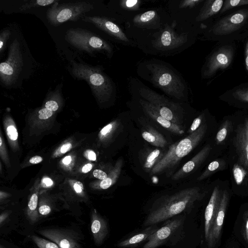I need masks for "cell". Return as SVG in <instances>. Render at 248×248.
Wrapping results in <instances>:
<instances>
[{
    "label": "cell",
    "instance_id": "6da1fadb",
    "mask_svg": "<svg viewBox=\"0 0 248 248\" xmlns=\"http://www.w3.org/2000/svg\"><path fill=\"white\" fill-rule=\"evenodd\" d=\"M203 196L198 187L183 189L167 198L151 211L143 222L144 226L155 225L187 210Z\"/></svg>",
    "mask_w": 248,
    "mask_h": 248
},
{
    "label": "cell",
    "instance_id": "7a4b0ae2",
    "mask_svg": "<svg viewBox=\"0 0 248 248\" xmlns=\"http://www.w3.org/2000/svg\"><path fill=\"white\" fill-rule=\"evenodd\" d=\"M205 124L201 125L194 132L171 145L167 152L153 168L151 174H157L169 170L192 151L203 138L206 130Z\"/></svg>",
    "mask_w": 248,
    "mask_h": 248
},
{
    "label": "cell",
    "instance_id": "3957f363",
    "mask_svg": "<svg viewBox=\"0 0 248 248\" xmlns=\"http://www.w3.org/2000/svg\"><path fill=\"white\" fill-rule=\"evenodd\" d=\"M71 71L75 78L87 82L98 99H108L112 94L114 88L111 80L99 68L73 62Z\"/></svg>",
    "mask_w": 248,
    "mask_h": 248
},
{
    "label": "cell",
    "instance_id": "277c9868",
    "mask_svg": "<svg viewBox=\"0 0 248 248\" xmlns=\"http://www.w3.org/2000/svg\"><path fill=\"white\" fill-rule=\"evenodd\" d=\"M151 80L157 88L178 99L184 97L185 86L180 77L163 64L152 63L147 66Z\"/></svg>",
    "mask_w": 248,
    "mask_h": 248
},
{
    "label": "cell",
    "instance_id": "5b68a950",
    "mask_svg": "<svg viewBox=\"0 0 248 248\" xmlns=\"http://www.w3.org/2000/svg\"><path fill=\"white\" fill-rule=\"evenodd\" d=\"M59 0L53 4L46 11L49 22L57 26L68 21H76L93 8L88 1H78L60 4Z\"/></svg>",
    "mask_w": 248,
    "mask_h": 248
},
{
    "label": "cell",
    "instance_id": "8992f818",
    "mask_svg": "<svg viewBox=\"0 0 248 248\" xmlns=\"http://www.w3.org/2000/svg\"><path fill=\"white\" fill-rule=\"evenodd\" d=\"M65 40L73 46L88 53L104 51L108 56L112 53L111 46L102 38L82 29H69L65 35Z\"/></svg>",
    "mask_w": 248,
    "mask_h": 248
},
{
    "label": "cell",
    "instance_id": "52a82bcc",
    "mask_svg": "<svg viewBox=\"0 0 248 248\" xmlns=\"http://www.w3.org/2000/svg\"><path fill=\"white\" fill-rule=\"evenodd\" d=\"M139 93L146 101L155 108L161 116L180 125L181 123L180 114L182 113V110L178 104L169 100L164 96L147 88H141Z\"/></svg>",
    "mask_w": 248,
    "mask_h": 248
},
{
    "label": "cell",
    "instance_id": "ba28073f",
    "mask_svg": "<svg viewBox=\"0 0 248 248\" xmlns=\"http://www.w3.org/2000/svg\"><path fill=\"white\" fill-rule=\"evenodd\" d=\"M23 65L20 44L17 39L11 44L7 59L0 64V78L6 86L12 85L16 80Z\"/></svg>",
    "mask_w": 248,
    "mask_h": 248
},
{
    "label": "cell",
    "instance_id": "9c48e42d",
    "mask_svg": "<svg viewBox=\"0 0 248 248\" xmlns=\"http://www.w3.org/2000/svg\"><path fill=\"white\" fill-rule=\"evenodd\" d=\"M39 233L55 243L61 248H81L79 235L71 230L46 228L40 229Z\"/></svg>",
    "mask_w": 248,
    "mask_h": 248
},
{
    "label": "cell",
    "instance_id": "30bf717a",
    "mask_svg": "<svg viewBox=\"0 0 248 248\" xmlns=\"http://www.w3.org/2000/svg\"><path fill=\"white\" fill-rule=\"evenodd\" d=\"M187 41L186 33L178 34L170 27H167L153 43L159 50H170L183 45Z\"/></svg>",
    "mask_w": 248,
    "mask_h": 248
},
{
    "label": "cell",
    "instance_id": "8fae6325",
    "mask_svg": "<svg viewBox=\"0 0 248 248\" xmlns=\"http://www.w3.org/2000/svg\"><path fill=\"white\" fill-rule=\"evenodd\" d=\"M228 202L229 194L227 191L225 190L222 193L219 207L210 230L208 239L206 241L209 248H214L220 238Z\"/></svg>",
    "mask_w": 248,
    "mask_h": 248
},
{
    "label": "cell",
    "instance_id": "7c38bea8",
    "mask_svg": "<svg viewBox=\"0 0 248 248\" xmlns=\"http://www.w3.org/2000/svg\"><path fill=\"white\" fill-rule=\"evenodd\" d=\"M181 223L180 218L169 220L150 236L143 248H156L161 246L168 240Z\"/></svg>",
    "mask_w": 248,
    "mask_h": 248
},
{
    "label": "cell",
    "instance_id": "4fadbf2b",
    "mask_svg": "<svg viewBox=\"0 0 248 248\" xmlns=\"http://www.w3.org/2000/svg\"><path fill=\"white\" fill-rule=\"evenodd\" d=\"M82 20L90 22L114 38L124 42L129 40L122 29L107 18L99 16H83Z\"/></svg>",
    "mask_w": 248,
    "mask_h": 248
},
{
    "label": "cell",
    "instance_id": "5bb4252c",
    "mask_svg": "<svg viewBox=\"0 0 248 248\" xmlns=\"http://www.w3.org/2000/svg\"><path fill=\"white\" fill-rule=\"evenodd\" d=\"M248 12H239L220 20L213 28L214 33L219 35L229 34L237 30L248 17Z\"/></svg>",
    "mask_w": 248,
    "mask_h": 248
},
{
    "label": "cell",
    "instance_id": "9a60e30c",
    "mask_svg": "<svg viewBox=\"0 0 248 248\" xmlns=\"http://www.w3.org/2000/svg\"><path fill=\"white\" fill-rule=\"evenodd\" d=\"M234 141L239 161L248 169V118L237 127Z\"/></svg>",
    "mask_w": 248,
    "mask_h": 248
},
{
    "label": "cell",
    "instance_id": "2e32d148",
    "mask_svg": "<svg viewBox=\"0 0 248 248\" xmlns=\"http://www.w3.org/2000/svg\"><path fill=\"white\" fill-rule=\"evenodd\" d=\"M222 193L218 186L215 187L204 212V234L207 241L220 202Z\"/></svg>",
    "mask_w": 248,
    "mask_h": 248
},
{
    "label": "cell",
    "instance_id": "e0dca14e",
    "mask_svg": "<svg viewBox=\"0 0 248 248\" xmlns=\"http://www.w3.org/2000/svg\"><path fill=\"white\" fill-rule=\"evenodd\" d=\"M140 102L144 111L162 127L177 135L184 134L185 131L182 126L163 117L151 104L142 99H140Z\"/></svg>",
    "mask_w": 248,
    "mask_h": 248
},
{
    "label": "cell",
    "instance_id": "ac0fdd59",
    "mask_svg": "<svg viewBox=\"0 0 248 248\" xmlns=\"http://www.w3.org/2000/svg\"><path fill=\"white\" fill-rule=\"evenodd\" d=\"M211 150L210 145L204 146L192 159L185 163L172 177L173 180L184 177L197 168L208 156Z\"/></svg>",
    "mask_w": 248,
    "mask_h": 248
},
{
    "label": "cell",
    "instance_id": "d6986e66",
    "mask_svg": "<svg viewBox=\"0 0 248 248\" xmlns=\"http://www.w3.org/2000/svg\"><path fill=\"white\" fill-rule=\"evenodd\" d=\"M91 230L95 244L101 245L108 234V229L107 221L95 210L91 215Z\"/></svg>",
    "mask_w": 248,
    "mask_h": 248
},
{
    "label": "cell",
    "instance_id": "ffe728a7",
    "mask_svg": "<svg viewBox=\"0 0 248 248\" xmlns=\"http://www.w3.org/2000/svg\"><path fill=\"white\" fill-rule=\"evenodd\" d=\"M232 51L229 48H223L214 54L207 65L204 75H212L219 68L223 69L229 66L232 60Z\"/></svg>",
    "mask_w": 248,
    "mask_h": 248
},
{
    "label": "cell",
    "instance_id": "44dd1931",
    "mask_svg": "<svg viewBox=\"0 0 248 248\" xmlns=\"http://www.w3.org/2000/svg\"><path fill=\"white\" fill-rule=\"evenodd\" d=\"M158 230L155 225L149 226L139 233L120 242L117 246L122 248H130L137 246L145 241H148Z\"/></svg>",
    "mask_w": 248,
    "mask_h": 248
},
{
    "label": "cell",
    "instance_id": "7402d4cb",
    "mask_svg": "<svg viewBox=\"0 0 248 248\" xmlns=\"http://www.w3.org/2000/svg\"><path fill=\"white\" fill-rule=\"evenodd\" d=\"M223 4L222 0L206 1L197 17L196 21H201L205 20L217 14L220 11Z\"/></svg>",
    "mask_w": 248,
    "mask_h": 248
},
{
    "label": "cell",
    "instance_id": "603a6c76",
    "mask_svg": "<svg viewBox=\"0 0 248 248\" xmlns=\"http://www.w3.org/2000/svg\"><path fill=\"white\" fill-rule=\"evenodd\" d=\"M143 139L152 145L164 147L167 141L163 135L152 127H147L141 133Z\"/></svg>",
    "mask_w": 248,
    "mask_h": 248
},
{
    "label": "cell",
    "instance_id": "cb8c5ba5",
    "mask_svg": "<svg viewBox=\"0 0 248 248\" xmlns=\"http://www.w3.org/2000/svg\"><path fill=\"white\" fill-rule=\"evenodd\" d=\"M38 205V196L36 193L33 194L28 202L27 217L31 223L36 222L39 217Z\"/></svg>",
    "mask_w": 248,
    "mask_h": 248
},
{
    "label": "cell",
    "instance_id": "d4e9b609",
    "mask_svg": "<svg viewBox=\"0 0 248 248\" xmlns=\"http://www.w3.org/2000/svg\"><path fill=\"white\" fill-rule=\"evenodd\" d=\"M164 154L159 149H155L151 152L147 156L144 164L143 168L146 171H151L153 168L163 156Z\"/></svg>",
    "mask_w": 248,
    "mask_h": 248
},
{
    "label": "cell",
    "instance_id": "484cf974",
    "mask_svg": "<svg viewBox=\"0 0 248 248\" xmlns=\"http://www.w3.org/2000/svg\"><path fill=\"white\" fill-rule=\"evenodd\" d=\"M58 0H36L27 1L20 8V11L23 12L32 8L46 6L53 4Z\"/></svg>",
    "mask_w": 248,
    "mask_h": 248
},
{
    "label": "cell",
    "instance_id": "4316f807",
    "mask_svg": "<svg viewBox=\"0 0 248 248\" xmlns=\"http://www.w3.org/2000/svg\"><path fill=\"white\" fill-rule=\"evenodd\" d=\"M156 16V12L155 11L150 10L137 15L134 17L133 21L135 24L138 25H145L153 21Z\"/></svg>",
    "mask_w": 248,
    "mask_h": 248
},
{
    "label": "cell",
    "instance_id": "83f0119b",
    "mask_svg": "<svg viewBox=\"0 0 248 248\" xmlns=\"http://www.w3.org/2000/svg\"><path fill=\"white\" fill-rule=\"evenodd\" d=\"M232 172L236 184L240 185L245 178L247 171L241 165L236 163L233 165Z\"/></svg>",
    "mask_w": 248,
    "mask_h": 248
},
{
    "label": "cell",
    "instance_id": "f1b7e54d",
    "mask_svg": "<svg viewBox=\"0 0 248 248\" xmlns=\"http://www.w3.org/2000/svg\"><path fill=\"white\" fill-rule=\"evenodd\" d=\"M31 238L39 248H61L55 243L36 235H32Z\"/></svg>",
    "mask_w": 248,
    "mask_h": 248
},
{
    "label": "cell",
    "instance_id": "f546056e",
    "mask_svg": "<svg viewBox=\"0 0 248 248\" xmlns=\"http://www.w3.org/2000/svg\"><path fill=\"white\" fill-rule=\"evenodd\" d=\"M219 167L218 161L215 160L211 162L208 166L205 171L197 178L199 181H201L207 177L211 173L218 169Z\"/></svg>",
    "mask_w": 248,
    "mask_h": 248
},
{
    "label": "cell",
    "instance_id": "4dcf8cb0",
    "mask_svg": "<svg viewBox=\"0 0 248 248\" xmlns=\"http://www.w3.org/2000/svg\"><path fill=\"white\" fill-rule=\"evenodd\" d=\"M244 5H248V0H226L224 6L222 10V12L232 7Z\"/></svg>",
    "mask_w": 248,
    "mask_h": 248
},
{
    "label": "cell",
    "instance_id": "1f68e13d",
    "mask_svg": "<svg viewBox=\"0 0 248 248\" xmlns=\"http://www.w3.org/2000/svg\"><path fill=\"white\" fill-rule=\"evenodd\" d=\"M11 32L9 30H4L0 33V53L2 55L6 47L7 41L9 39Z\"/></svg>",
    "mask_w": 248,
    "mask_h": 248
},
{
    "label": "cell",
    "instance_id": "d6a6232c",
    "mask_svg": "<svg viewBox=\"0 0 248 248\" xmlns=\"http://www.w3.org/2000/svg\"><path fill=\"white\" fill-rule=\"evenodd\" d=\"M228 122L226 121L222 127L217 133L216 135L217 143H219L223 141L226 138L227 135Z\"/></svg>",
    "mask_w": 248,
    "mask_h": 248
},
{
    "label": "cell",
    "instance_id": "836d02e7",
    "mask_svg": "<svg viewBox=\"0 0 248 248\" xmlns=\"http://www.w3.org/2000/svg\"><path fill=\"white\" fill-rule=\"evenodd\" d=\"M242 232L244 238L248 243V209L244 214Z\"/></svg>",
    "mask_w": 248,
    "mask_h": 248
},
{
    "label": "cell",
    "instance_id": "e575fe53",
    "mask_svg": "<svg viewBox=\"0 0 248 248\" xmlns=\"http://www.w3.org/2000/svg\"><path fill=\"white\" fill-rule=\"evenodd\" d=\"M202 115H201L194 120L188 131V133L189 134L194 132L200 127L202 123Z\"/></svg>",
    "mask_w": 248,
    "mask_h": 248
},
{
    "label": "cell",
    "instance_id": "d590c367",
    "mask_svg": "<svg viewBox=\"0 0 248 248\" xmlns=\"http://www.w3.org/2000/svg\"><path fill=\"white\" fill-rule=\"evenodd\" d=\"M202 1L201 0H186L182 1L180 4L181 8L187 7L192 8L197 5L199 3Z\"/></svg>",
    "mask_w": 248,
    "mask_h": 248
},
{
    "label": "cell",
    "instance_id": "8d00e7d4",
    "mask_svg": "<svg viewBox=\"0 0 248 248\" xmlns=\"http://www.w3.org/2000/svg\"><path fill=\"white\" fill-rule=\"evenodd\" d=\"M7 133L9 138L12 140H16L18 138L17 130L13 125H10L7 127Z\"/></svg>",
    "mask_w": 248,
    "mask_h": 248
},
{
    "label": "cell",
    "instance_id": "74e56055",
    "mask_svg": "<svg viewBox=\"0 0 248 248\" xmlns=\"http://www.w3.org/2000/svg\"><path fill=\"white\" fill-rule=\"evenodd\" d=\"M38 117L40 119H47L53 114V111L45 108L38 111Z\"/></svg>",
    "mask_w": 248,
    "mask_h": 248
},
{
    "label": "cell",
    "instance_id": "f35d334b",
    "mask_svg": "<svg viewBox=\"0 0 248 248\" xmlns=\"http://www.w3.org/2000/svg\"><path fill=\"white\" fill-rule=\"evenodd\" d=\"M235 96L239 100L248 102V89L238 91L235 93Z\"/></svg>",
    "mask_w": 248,
    "mask_h": 248
},
{
    "label": "cell",
    "instance_id": "ab89813d",
    "mask_svg": "<svg viewBox=\"0 0 248 248\" xmlns=\"http://www.w3.org/2000/svg\"><path fill=\"white\" fill-rule=\"evenodd\" d=\"M93 175L100 180H104L108 177L107 173L101 170L96 169L93 171Z\"/></svg>",
    "mask_w": 248,
    "mask_h": 248
},
{
    "label": "cell",
    "instance_id": "60d3db41",
    "mask_svg": "<svg viewBox=\"0 0 248 248\" xmlns=\"http://www.w3.org/2000/svg\"><path fill=\"white\" fill-rule=\"evenodd\" d=\"M139 2L137 0H127L124 2L123 5L124 7L130 9L134 8Z\"/></svg>",
    "mask_w": 248,
    "mask_h": 248
},
{
    "label": "cell",
    "instance_id": "b9f144b4",
    "mask_svg": "<svg viewBox=\"0 0 248 248\" xmlns=\"http://www.w3.org/2000/svg\"><path fill=\"white\" fill-rule=\"evenodd\" d=\"M85 155L90 160L95 161L96 160L95 153L92 150H87L85 152Z\"/></svg>",
    "mask_w": 248,
    "mask_h": 248
},
{
    "label": "cell",
    "instance_id": "7bdbcfd3",
    "mask_svg": "<svg viewBox=\"0 0 248 248\" xmlns=\"http://www.w3.org/2000/svg\"><path fill=\"white\" fill-rule=\"evenodd\" d=\"M74 188L76 193H80L83 189V184L80 182H76L74 185Z\"/></svg>",
    "mask_w": 248,
    "mask_h": 248
},
{
    "label": "cell",
    "instance_id": "ee69618b",
    "mask_svg": "<svg viewBox=\"0 0 248 248\" xmlns=\"http://www.w3.org/2000/svg\"><path fill=\"white\" fill-rule=\"evenodd\" d=\"M43 187H48L53 184V181L49 178L45 177L42 181Z\"/></svg>",
    "mask_w": 248,
    "mask_h": 248
},
{
    "label": "cell",
    "instance_id": "f6af8a7d",
    "mask_svg": "<svg viewBox=\"0 0 248 248\" xmlns=\"http://www.w3.org/2000/svg\"><path fill=\"white\" fill-rule=\"evenodd\" d=\"M42 160H43V158L42 157H41L40 156H34L31 157L29 161L31 164H37V163H39L42 162Z\"/></svg>",
    "mask_w": 248,
    "mask_h": 248
},
{
    "label": "cell",
    "instance_id": "bcb514c9",
    "mask_svg": "<svg viewBox=\"0 0 248 248\" xmlns=\"http://www.w3.org/2000/svg\"><path fill=\"white\" fill-rule=\"evenodd\" d=\"M72 147V144L68 143L64 144L61 148V152L62 153H65L68 151L70 150Z\"/></svg>",
    "mask_w": 248,
    "mask_h": 248
},
{
    "label": "cell",
    "instance_id": "7dc6e473",
    "mask_svg": "<svg viewBox=\"0 0 248 248\" xmlns=\"http://www.w3.org/2000/svg\"><path fill=\"white\" fill-rule=\"evenodd\" d=\"M92 169V165L91 164H87L85 165L82 169V171L83 173H87L90 171Z\"/></svg>",
    "mask_w": 248,
    "mask_h": 248
},
{
    "label": "cell",
    "instance_id": "c3c4849f",
    "mask_svg": "<svg viewBox=\"0 0 248 248\" xmlns=\"http://www.w3.org/2000/svg\"><path fill=\"white\" fill-rule=\"evenodd\" d=\"M245 54H246L245 63H246L247 69L248 71V41L246 44Z\"/></svg>",
    "mask_w": 248,
    "mask_h": 248
},
{
    "label": "cell",
    "instance_id": "681fc988",
    "mask_svg": "<svg viewBox=\"0 0 248 248\" xmlns=\"http://www.w3.org/2000/svg\"><path fill=\"white\" fill-rule=\"evenodd\" d=\"M71 157L70 156H67L65 157L62 160V162L65 165L69 164L71 162Z\"/></svg>",
    "mask_w": 248,
    "mask_h": 248
},
{
    "label": "cell",
    "instance_id": "f907efd6",
    "mask_svg": "<svg viewBox=\"0 0 248 248\" xmlns=\"http://www.w3.org/2000/svg\"><path fill=\"white\" fill-rule=\"evenodd\" d=\"M8 215H3L1 214L0 216V224H2V222L5 219V218L7 217Z\"/></svg>",
    "mask_w": 248,
    "mask_h": 248
},
{
    "label": "cell",
    "instance_id": "816d5d0a",
    "mask_svg": "<svg viewBox=\"0 0 248 248\" xmlns=\"http://www.w3.org/2000/svg\"><path fill=\"white\" fill-rule=\"evenodd\" d=\"M0 146H1V145H2V140H1V137L0 138Z\"/></svg>",
    "mask_w": 248,
    "mask_h": 248
},
{
    "label": "cell",
    "instance_id": "f5cc1de1",
    "mask_svg": "<svg viewBox=\"0 0 248 248\" xmlns=\"http://www.w3.org/2000/svg\"><path fill=\"white\" fill-rule=\"evenodd\" d=\"M0 248H5V247H3L1 245L0 246Z\"/></svg>",
    "mask_w": 248,
    "mask_h": 248
}]
</instances>
